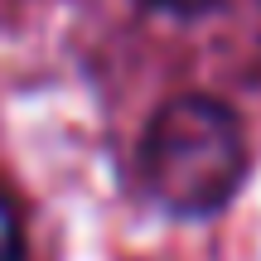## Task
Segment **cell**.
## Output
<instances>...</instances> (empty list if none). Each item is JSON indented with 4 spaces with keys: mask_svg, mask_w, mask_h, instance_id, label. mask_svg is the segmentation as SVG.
<instances>
[{
    "mask_svg": "<svg viewBox=\"0 0 261 261\" xmlns=\"http://www.w3.org/2000/svg\"><path fill=\"white\" fill-rule=\"evenodd\" d=\"M140 174L150 198L169 213H218L247 174V136L237 112L213 97L165 102L140 140Z\"/></svg>",
    "mask_w": 261,
    "mask_h": 261,
    "instance_id": "1",
    "label": "cell"
},
{
    "mask_svg": "<svg viewBox=\"0 0 261 261\" xmlns=\"http://www.w3.org/2000/svg\"><path fill=\"white\" fill-rule=\"evenodd\" d=\"M0 261H24V232H19V213L5 194H0Z\"/></svg>",
    "mask_w": 261,
    "mask_h": 261,
    "instance_id": "2",
    "label": "cell"
},
{
    "mask_svg": "<svg viewBox=\"0 0 261 261\" xmlns=\"http://www.w3.org/2000/svg\"><path fill=\"white\" fill-rule=\"evenodd\" d=\"M150 5H160V10H179V15H194V10L213 5V0H150Z\"/></svg>",
    "mask_w": 261,
    "mask_h": 261,
    "instance_id": "3",
    "label": "cell"
}]
</instances>
